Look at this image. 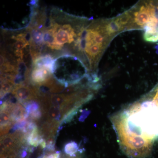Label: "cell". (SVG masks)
Returning <instances> with one entry per match:
<instances>
[{
  "label": "cell",
  "instance_id": "9",
  "mask_svg": "<svg viewBox=\"0 0 158 158\" xmlns=\"http://www.w3.org/2000/svg\"><path fill=\"white\" fill-rule=\"evenodd\" d=\"M1 98H3L6 94L11 92L14 89L15 84L14 81H1Z\"/></svg>",
  "mask_w": 158,
  "mask_h": 158
},
{
  "label": "cell",
  "instance_id": "5",
  "mask_svg": "<svg viewBox=\"0 0 158 158\" xmlns=\"http://www.w3.org/2000/svg\"><path fill=\"white\" fill-rule=\"evenodd\" d=\"M52 74L44 67L32 66L30 76V83L39 87L42 86Z\"/></svg>",
  "mask_w": 158,
  "mask_h": 158
},
{
  "label": "cell",
  "instance_id": "6",
  "mask_svg": "<svg viewBox=\"0 0 158 158\" xmlns=\"http://www.w3.org/2000/svg\"><path fill=\"white\" fill-rule=\"evenodd\" d=\"M40 130L36 127L29 133L27 137V142L28 146L37 147L43 139Z\"/></svg>",
  "mask_w": 158,
  "mask_h": 158
},
{
  "label": "cell",
  "instance_id": "2",
  "mask_svg": "<svg viewBox=\"0 0 158 158\" xmlns=\"http://www.w3.org/2000/svg\"><path fill=\"white\" fill-rule=\"evenodd\" d=\"M88 70L78 58L69 54L61 55L55 59L52 76L65 88L79 84L87 75Z\"/></svg>",
  "mask_w": 158,
  "mask_h": 158
},
{
  "label": "cell",
  "instance_id": "7",
  "mask_svg": "<svg viewBox=\"0 0 158 158\" xmlns=\"http://www.w3.org/2000/svg\"><path fill=\"white\" fill-rule=\"evenodd\" d=\"M69 95L64 94H55L49 95L51 105L59 108L61 110L68 101Z\"/></svg>",
  "mask_w": 158,
  "mask_h": 158
},
{
  "label": "cell",
  "instance_id": "1",
  "mask_svg": "<svg viewBox=\"0 0 158 158\" xmlns=\"http://www.w3.org/2000/svg\"><path fill=\"white\" fill-rule=\"evenodd\" d=\"M89 20L79 32L74 45V55L83 62L88 71H93L112 38L106 31V20L90 21L88 25Z\"/></svg>",
  "mask_w": 158,
  "mask_h": 158
},
{
  "label": "cell",
  "instance_id": "13",
  "mask_svg": "<svg viewBox=\"0 0 158 158\" xmlns=\"http://www.w3.org/2000/svg\"><path fill=\"white\" fill-rule=\"evenodd\" d=\"M156 6L158 12V5H157H157H156Z\"/></svg>",
  "mask_w": 158,
  "mask_h": 158
},
{
  "label": "cell",
  "instance_id": "8",
  "mask_svg": "<svg viewBox=\"0 0 158 158\" xmlns=\"http://www.w3.org/2000/svg\"><path fill=\"white\" fill-rule=\"evenodd\" d=\"M46 116L48 122H60V119L62 118L61 110L59 108L52 106L49 109L47 113Z\"/></svg>",
  "mask_w": 158,
  "mask_h": 158
},
{
  "label": "cell",
  "instance_id": "3",
  "mask_svg": "<svg viewBox=\"0 0 158 158\" xmlns=\"http://www.w3.org/2000/svg\"><path fill=\"white\" fill-rule=\"evenodd\" d=\"M131 19L127 30L143 29L149 22L151 18L156 12L154 2H147L130 10Z\"/></svg>",
  "mask_w": 158,
  "mask_h": 158
},
{
  "label": "cell",
  "instance_id": "4",
  "mask_svg": "<svg viewBox=\"0 0 158 158\" xmlns=\"http://www.w3.org/2000/svg\"><path fill=\"white\" fill-rule=\"evenodd\" d=\"M144 40L147 42L155 43L158 41V12L156 8V14L152 16L149 22L144 28Z\"/></svg>",
  "mask_w": 158,
  "mask_h": 158
},
{
  "label": "cell",
  "instance_id": "11",
  "mask_svg": "<svg viewBox=\"0 0 158 158\" xmlns=\"http://www.w3.org/2000/svg\"><path fill=\"white\" fill-rule=\"evenodd\" d=\"M9 125H14L11 120L10 113L6 110L1 111V127Z\"/></svg>",
  "mask_w": 158,
  "mask_h": 158
},
{
  "label": "cell",
  "instance_id": "10",
  "mask_svg": "<svg viewBox=\"0 0 158 158\" xmlns=\"http://www.w3.org/2000/svg\"><path fill=\"white\" fill-rule=\"evenodd\" d=\"M64 151L67 155H68L71 157H76V154L80 152L79 147L76 142L74 141H71L65 144L64 147Z\"/></svg>",
  "mask_w": 158,
  "mask_h": 158
},
{
  "label": "cell",
  "instance_id": "12",
  "mask_svg": "<svg viewBox=\"0 0 158 158\" xmlns=\"http://www.w3.org/2000/svg\"><path fill=\"white\" fill-rule=\"evenodd\" d=\"M60 156H61V153L60 152H45L39 158H60Z\"/></svg>",
  "mask_w": 158,
  "mask_h": 158
}]
</instances>
